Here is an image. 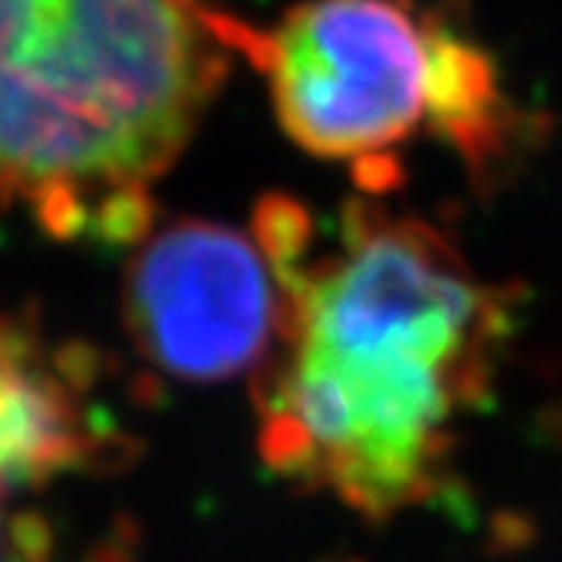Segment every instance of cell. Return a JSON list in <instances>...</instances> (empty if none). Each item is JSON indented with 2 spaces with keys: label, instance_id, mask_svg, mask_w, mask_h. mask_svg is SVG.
I'll return each mask as SVG.
<instances>
[{
  "label": "cell",
  "instance_id": "3957f363",
  "mask_svg": "<svg viewBox=\"0 0 562 562\" xmlns=\"http://www.w3.org/2000/svg\"><path fill=\"white\" fill-rule=\"evenodd\" d=\"M281 315L285 292L255 231L177 221L146 237L126 274V323L139 352L187 383L261 370Z\"/></svg>",
  "mask_w": 562,
  "mask_h": 562
},
{
  "label": "cell",
  "instance_id": "7a4b0ae2",
  "mask_svg": "<svg viewBox=\"0 0 562 562\" xmlns=\"http://www.w3.org/2000/svg\"><path fill=\"white\" fill-rule=\"evenodd\" d=\"M227 34L268 75L285 133L315 156L349 159L373 190L396 180L400 146L445 130L471 42L414 0H305L271 31L227 18Z\"/></svg>",
  "mask_w": 562,
  "mask_h": 562
},
{
  "label": "cell",
  "instance_id": "277c9868",
  "mask_svg": "<svg viewBox=\"0 0 562 562\" xmlns=\"http://www.w3.org/2000/svg\"><path fill=\"white\" fill-rule=\"evenodd\" d=\"M112 445L86 349L52 346L27 318L0 315V498L82 471Z\"/></svg>",
  "mask_w": 562,
  "mask_h": 562
},
{
  "label": "cell",
  "instance_id": "6da1fadb",
  "mask_svg": "<svg viewBox=\"0 0 562 562\" xmlns=\"http://www.w3.org/2000/svg\"><path fill=\"white\" fill-rule=\"evenodd\" d=\"M281 336L258 373L261 454L312 492L386 518L437 495L451 424L485 407L512 292L430 224L356 204L278 271Z\"/></svg>",
  "mask_w": 562,
  "mask_h": 562
},
{
  "label": "cell",
  "instance_id": "5b68a950",
  "mask_svg": "<svg viewBox=\"0 0 562 562\" xmlns=\"http://www.w3.org/2000/svg\"><path fill=\"white\" fill-rule=\"evenodd\" d=\"M58 0H0V78L18 71L55 18Z\"/></svg>",
  "mask_w": 562,
  "mask_h": 562
}]
</instances>
